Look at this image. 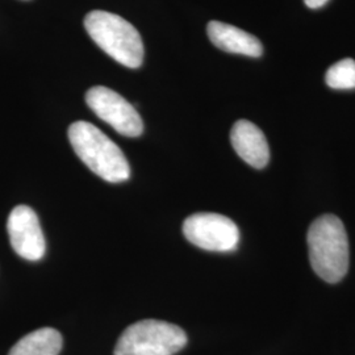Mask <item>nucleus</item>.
<instances>
[{"label": "nucleus", "mask_w": 355, "mask_h": 355, "mask_svg": "<svg viewBox=\"0 0 355 355\" xmlns=\"http://www.w3.org/2000/svg\"><path fill=\"white\" fill-rule=\"evenodd\" d=\"M207 33L211 42L221 51L254 58L261 57L263 53L261 41L237 26L214 20L207 26Z\"/></svg>", "instance_id": "1a4fd4ad"}, {"label": "nucleus", "mask_w": 355, "mask_h": 355, "mask_svg": "<svg viewBox=\"0 0 355 355\" xmlns=\"http://www.w3.org/2000/svg\"><path fill=\"white\" fill-rule=\"evenodd\" d=\"M325 82L330 89H355V61L352 58H345L337 64L330 66L327 71Z\"/></svg>", "instance_id": "9b49d317"}, {"label": "nucleus", "mask_w": 355, "mask_h": 355, "mask_svg": "<svg viewBox=\"0 0 355 355\" xmlns=\"http://www.w3.org/2000/svg\"><path fill=\"white\" fill-rule=\"evenodd\" d=\"M86 102L89 110L101 120L125 137H139L144 132V123L136 108L114 89L96 86L87 91Z\"/></svg>", "instance_id": "423d86ee"}, {"label": "nucleus", "mask_w": 355, "mask_h": 355, "mask_svg": "<svg viewBox=\"0 0 355 355\" xmlns=\"http://www.w3.org/2000/svg\"><path fill=\"white\" fill-rule=\"evenodd\" d=\"M7 230L13 250L28 261H40L46 249L45 237L36 212L19 205L13 208L8 217Z\"/></svg>", "instance_id": "0eeeda50"}, {"label": "nucleus", "mask_w": 355, "mask_h": 355, "mask_svg": "<svg viewBox=\"0 0 355 355\" xmlns=\"http://www.w3.org/2000/svg\"><path fill=\"white\" fill-rule=\"evenodd\" d=\"M62 345V336L58 330L41 328L23 337L8 355H58Z\"/></svg>", "instance_id": "9d476101"}, {"label": "nucleus", "mask_w": 355, "mask_h": 355, "mask_svg": "<svg viewBox=\"0 0 355 355\" xmlns=\"http://www.w3.org/2000/svg\"><path fill=\"white\" fill-rule=\"evenodd\" d=\"M233 149L254 168H263L270 161V149L263 132L248 120L237 121L230 132Z\"/></svg>", "instance_id": "6e6552de"}, {"label": "nucleus", "mask_w": 355, "mask_h": 355, "mask_svg": "<svg viewBox=\"0 0 355 355\" xmlns=\"http://www.w3.org/2000/svg\"><path fill=\"white\" fill-rule=\"evenodd\" d=\"M85 26L95 44L116 62L137 69L144 61V42L139 31L119 15L92 11L85 19Z\"/></svg>", "instance_id": "7ed1b4c3"}, {"label": "nucleus", "mask_w": 355, "mask_h": 355, "mask_svg": "<svg viewBox=\"0 0 355 355\" xmlns=\"http://www.w3.org/2000/svg\"><path fill=\"white\" fill-rule=\"evenodd\" d=\"M183 233L189 241L209 252H233L240 241V230L227 216L202 212L186 218Z\"/></svg>", "instance_id": "39448f33"}, {"label": "nucleus", "mask_w": 355, "mask_h": 355, "mask_svg": "<svg viewBox=\"0 0 355 355\" xmlns=\"http://www.w3.org/2000/svg\"><path fill=\"white\" fill-rule=\"evenodd\" d=\"M328 1H329V0H304L306 7H309V8H312V10H318V8L324 7Z\"/></svg>", "instance_id": "f8f14e48"}, {"label": "nucleus", "mask_w": 355, "mask_h": 355, "mask_svg": "<svg viewBox=\"0 0 355 355\" xmlns=\"http://www.w3.org/2000/svg\"><path fill=\"white\" fill-rule=\"evenodd\" d=\"M69 140L79 159L98 177L111 183L125 182L130 177L124 153L99 128L76 121L69 128Z\"/></svg>", "instance_id": "f257e3e1"}, {"label": "nucleus", "mask_w": 355, "mask_h": 355, "mask_svg": "<svg viewBox=\"0 0 355 355\" xmlns=\"http://www.w3.org/2000/svg\"><path fill=\"white\" fill-rule=\"evenodd\" d=\"M187 345V334L177 325L159 320H142L124 330L114 355H174Z\"/></svg>", "instance_id": "20e7f679"}, {"label": "nucleus", "mask_w": 355, "mask_h": 355, "mask_svg": "<svg viewBox=\"0 0 355 355\" xmlns=\"http://www.w3.org/2000/svg\"><path fill=\"white\" fill-rule=\"evenodd\" d=\"M311 266L321 279L337 283L349 270V241L343 221L334 215L318 217L308 230Z\"/></svg>", "instance_id": "f03ea898"}]
</instances>
